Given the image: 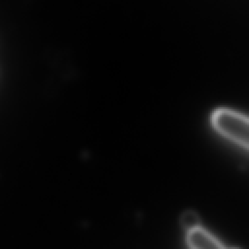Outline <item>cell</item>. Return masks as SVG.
Listing matches in <instances>:
<instances>
[{
  "label": "cell",
  "instance_id": "6da1fadb",
  "mask_svg": "<svg viewBox=\"0 0 249 249\" xmlns=\"http://www.w3.org/2000/svg\"><path fill=\"white\" fill-rule=\"evenodd\" d=\"M213 127L226 138L245 148L249 143L248 118L236 111L228 108H220L211 116Z\"/></svg>",
  "mask_w": 249,
  "mask_h": 249
},
{
  "label": "cell",
  "instance_id": "7a4b0ae2",
  "mask_svg": "<svg viewBox=\"0 0 249 249\" xmlns=\"http://www.w3.org/2000/svg\"><path fill=\"white\" fill-rule=\"evenodd\" d=\"M187 241L192 249H225L215 237L200 228L188 231Z\"/></svg>",
  "mask_w": 249,
  "mask_h": 249
},
{
  "label": "cell",
  "instance_id": "3957f363",
  "mask_svg": "<svg viewBox=\"0 0 249 249\" xmlns=\"http://www.w3.org/2000/svg\"><path fill=\"white\" fill-rule=\"evenodd\" d=\"M181 225L188 231H193L196 228H199V219L196 212L187 210L181 216Z\"/></svg>",
  "mask_w": 249,
  "mask_h": 249
}]
</instances>
